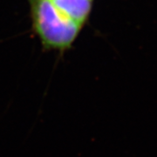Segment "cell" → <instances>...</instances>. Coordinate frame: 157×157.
<instances>
[{
	"mask_svg": "<svg viewBox=\"0 0 157 157\" xmlns=\"http://www.w3.org/2000/svg\"><path fill=\"white\" fill-rule=\"evenodd\" d=\"M32 30L44 51L64 53L72 48L82 28L62 17L49 0H27Z\"/></svg>",
	"mask_w": 157,
	"mask_h": 157,
	"instance_id": "cell-1",
	"label": "cell"
}]
</instances>
